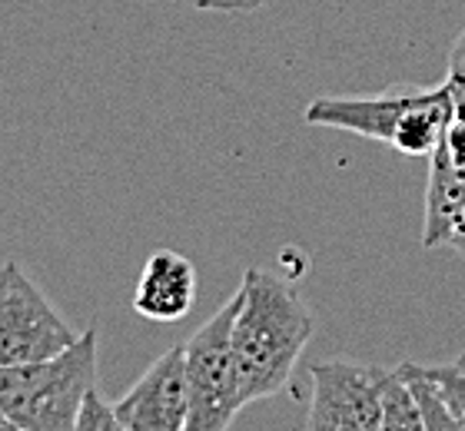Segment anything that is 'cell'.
Returning <instances> with one entry per match:
<instances>
[{
    "label": "cell",
    "mask_w": 465,
    "mask_h": 431,
    "mask_svg": "<svg viewBox=\"0 0 465 431\" xmlns=\"http://www.w3.org/2000/svg\"><path fill=\"white\" fill-rule=\"evenodd\" d=\"M77 338L17 262L0 266V365L44 362L67 352Z\"/></svg>",
    "instance_id": "cell-5"
},
{
    "label": "cell",
    "mask_w": 465,
    "mask_h": 431,
    "mask_svg": "<svg viewBox=\"0 0 465 431\" xmlns=\"http://www.w3.org/2000/svg\"><path fill=\"white\" fill-rule=\"evenodd\" d=\"M242 302L232 322V355L246 405L280 395L312 338V316L290 282L246 269Z\"/></svg>",
    "instance_id": "cell-1"
},
{
    "label": "cell",
    "mask_w": 465,
    "mask_h": 431,
    "mask_svg": "<svg viewBox=\"0 0 465 431\" xmlns=\"http://www.w3.org/2000/svg\"><path fill=\"white\" fill-rule=\"evenodd\" d=\"M200 10H220V14H246V10L266 7L270 0H183Z\"/></svg>",
    "instance_id": "cell-15"
},
{
    "label": "cell",
    "mask_w": 465,
    "mask_h": 431,
    "mask_svg": "<svg viewBox=\"0 0 465 431\" xmlns=\"http://www.w3.org/2000/svg\"><path fill=\"white\" fill-rule=\"evenodd\" d=\"M310 431H376L389 372L362 362H316L310 368Z\"/></svg>",
    "instance_id": "cell-6"
},
{
    "label": "cell",
    "mask_w": 465,
    "mask_h": 431,
    "mask_svg": "<svg viewBox=\"0 0 465 431\" xmlns=\"http://www.w3.org/2000/svg\"><path fill=\"white\" fill-rule=\"evenodd\" d=\"M456 365H459V368H465V355H462V358H459V362H456Z\"/></svg>",
    "instance_id": "cell-18"
},
{
    "label": "cell",
    "mask_w": 465,
    "mask_h": 431,
    "mask_svg": "<svg viewBox=\"0 0 465 431\" xmlns=\"http://www.w3.org/2000/svg\"><path fill=\"white\" fill-rule=\"evenodd\" d=\"M446 86H449V93H452L456 110L459 113H465V30L459 34L456 47H452V54H449Z\"/></svg>",
    "instance_id": "cell-14"
},
{
    "label": "cell",
    "mask_w": 465,
    "mask_h": 431,
    "mask_svg": "<svg viewBox=\"0 0 465 431\" xmlns=\"http://www.w3.org/2000/svg\"><path fill=\"white\" fill-rule=\"evenodd\" d=\"M376 431H426L416 392H412V385L399 375V368H392L386 385H382V415H379Z\"/></svg>",
    "instance_id": "cell-10"
},
{
    "label": "cell",
    "mask_w": 465,
    "mask_h": 431,
    "mask_svg": "<svg viewBox=\"0 0 465 431\" xmlns=\"http://www.w3.org/2000/svg\"><path fill=\"white\" fill-rule=\"evenodd\" d=\"M449 246H456V250L465 256V212H462V220H459L456 232H452V240H449Z\"/></svg>",
    "instance_id": "cell-16"
},
{
    "label": "cell",
    "mask_w": 465,
    "mask_h": 431,
    "mask_svg": "<svg viewBox=\"0 0 465 431\" xmlns=\"http://www.w3.org/2000/svg\"><path fill=\"white\" fill-rule=\"evenodd\" d=\"M196 302V269L173 250H156L136 279L134 309L150 322H180Z\"/></svg>",
    "instance_id": "cell-8"
},
{
    "label": "cell",
    "mask_w": 465,
    "mask_h": 431,
    "mask_svg": "<svg viewBox=\"0 0 465 431\" xmlns=\"http://www.w3.org/2000/svg\"><path fill=\"white\" fill-rule=\"evenodd\" d=\"M399 375H402V378L412 385V392H416V402H419V412H422L426 431H465V422L449 408L442 392L429 382L416 362H402L399 365Z\"/></svg>",
    "instance_id": "cell-11"
},
{
    "label": "cell",
    "mask_w": 465,
    "mask_h": 431,
    "mask_svg": "<svg viewBox=\"0 0 465 431\" xmlns=\"http://www.w3.org/2000/svg\"><path fill=\"white\" fill-rule=\"evenodd\" d=\"M456 113L446 83L382 96H320L306 106L312 126H332L392 146L406 156H432Z\"/></svg>",
    "instance_id": "cell-2"
},
{
    "label": "cell",
    "mask_w": 465,
    "mask_h": 431,
    "mask_svg": "<svg viewBox=\"0 0 465 431\" xmlns=\"http://www.w3.org/2000/svg\"><path fill=\"white\" fill-rule=\"evenodd\" d=\"M419 368H422V375L442 392L449 408L465 422V368H459L456 362L452 365H419Z\"/></svg>",
    "instance_id": "cell-12"
},
{
    "label": "cell",
    "mask_w": 465,
    "mask_h": 431,
    "mask_svg": "<svg viewBox=\"0 0 465 431\" xmlns=\"http://www.w3.org/2000/svg\"><path fill=\"white\" fill-rule=\"evenodd\" d=\"M0 431H20L17 425H14V422L7 418V412H4V405H0Z\"/></svg>",
    "instance_id": "cell-17"
},
{
    "label": "cell",
    "mask_w": 465,
    "mask_h": 431,
    "mask_svg": "<svg viewBox=\"0 0 465 431\" xmlns=\"http://www.w3.org/2000/svg\"><path fill=\"white\" fill-rule=\"evenodd\" d=\"M74 431H126L116 418L114 405H107L97 392H90V398L84 402V412H80Z\"/></svg>",
    "instance_id": "cell-13"
},
{
    "label": "cell",
    "mask_w": 465,
    "mask_h": 431,
    "mask_svg": "<svg viewBox=\"0 0 465 431\" xmlns=\"http://www.w3.org/2000/svg\"><path fill=\"white\" fill-rule=\"evenodd\" d=\"M242 292L196 328L183 345L186 352V431H230L232 418L246 405L232 355V322L240 312Z\"/></svg>",
    "instance_id": "cell-4"
},
{
    "label": "cell",
    "mask_w": 465,
    "mask_h": 431,
    "mask_svg": "<svg viewBox=\"0 0 465 431\" xmlns=\"http://www.w3.org/2000/svg\"><path fill=\"white\" fill-rule=\"evenodd\" d=\"M126 431H186V352L170 348L114 405Z\"/></svg>",
    "instance_id": "cell-7"
},
{
    "label": "cell",
    "mask_w": 465,
    "mask_h": 431,
    "mask_svg": "<svg viewBox=\"0 0 465 431\" xmlns=\"http://www.w3.org/2000/svg\"><path fill=\"white\" fill-rule=\"evenodd\" d=\"M429 190H426V226L422 246H449L452 232L465 212V166L452 163L442 150L429 156Z\"/></svg>",
    "instance_id": "cell-9"
},
{
    "label": "cell",
    "mask_w": 465,
    "mask_h": 431,
    "mask_svg": "<svg viewBox=\"0 0 465 431\" xmlns=\"http://www.w3.org/2000/svg\"><path fill=\"white\" fill-rule=\"evenodd\" d=\"M90 392H97V328L54 358L0 365V405L20 431H74Z\"/></svg>",
    "instance_id": "cell-3"
}]
</instances>
